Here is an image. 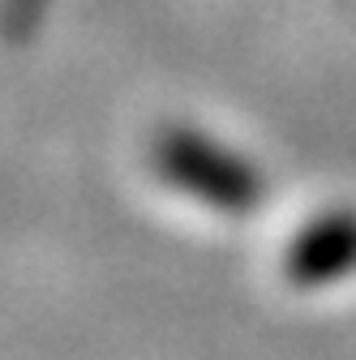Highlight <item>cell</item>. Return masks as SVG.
Instances as JSON below:
<instances>
[{"label":"cell","mask_w":356,"mask_h":360,"mask_svg":"<svg viewBox=\"0 0 356 360\" xmlns=\"http://www.w3.org/2000/svg\"><path fill=\"white\" fill-rule=\"evenodd\" d=\"M155 167L172 189H185L206 206L219 210H245L258 202L253 172L232 159L224 146H215L189 129H172L155 142Z\"/></svg>","instance_id":"cell-1"}]
</instances>
